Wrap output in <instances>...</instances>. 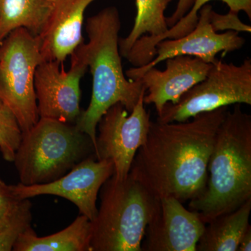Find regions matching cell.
Listing matches in <instances>:
<instances>
[{"instance_id": "obj_1", "label": "cell", "mask_w": 251, "mask_h": 251, "mask_svg": "<svg viewBox=\"0 0 251 251\" xmlns=\"http://www.w3.org/2000/svg\"><path fill=\"white\" fill-rule=\"evenodd\" d=\"M228 106L198 114L187 121L151 122L129 174L157 198L184 204L198 198L207 180L216 133Z\"/></svg>"}, {"instance_id": "obj_9", "label": "cell", "mask_w": 251, "mask_h": 251, "mask_svg": "<svg viewBox=\"0 0 251 251\" xmlns=\"http://www.w3.org/2000/svg\"><path fill=\"white\" fill-rule=\"evenodd\" d=\"M70 57L67 72L55 61H43L36 68L34 90L39 118L75 125L80 116V81L88 68L75 52Z\"/></svg>"}, {"instance_id": "obj_23", "label": "cell", "mask_w": 251, "mask_h": 251, "mask_svg": "<svg viewBox=\"0 0 251 251\" xmlns=\"http://www.w3.org/2000/svg\"><path fill=\"white\" fill-rule=\"evenodd\" d=\"M195 0H179L176 9L173 15L166 18V23L168 27L174 25L181 18L187 14L194 4Z\"/></svg>"}, {"instance_id": "obj_12", "label": "cell", "mask_w": 251, "mask_h": 251, "mask_svg": "<svg viewBox=\"0 0 251 251\" xmlns=\"http://www.w3.org/2000/svg\"><path fill=\"white\" fill-rule=\"evenodd\" d=\"M206 224L196 211L173 197L159 198L145 232L142 251H197Z\"/></svg>"}, {"instance_id": "obj_17", "label": "cell", "mask_w": 251, "mask_h": 251, "mask_svg": "<svg viewBox=\"0 0 251 251\" xmlns=\"http://www.w3.org/2000/svg\"><path fill=\"white\" fill-rule=\"evenodd\" d=\"M54 2V0H0V44L19 28L40 35L49 22Z\"/></svg>"}, {"instance_id": "obj_20", "label": "cell", "mask_w": 251, "mask_h": 251, "mask_svg": "<svg viewBox=\"0 0 251 251\" xmlns=\"http://www.w3.org/2000/svg\"><path fill=\"white\" fill-rule=\"evenodd\" d=\"M22 135L14 114L0 102V153L5 161L14 162Z\"/></svg>"}, {"instance_id": "obj_19", "label": "cell", "mask_w": 251, "mask_h": 251, "mask_svg": "<svg viewBox=\"0 0 251 251\" xmlns=\"http://www.w3.org/2000/svg\"><path fill=\"white\" fill-rule=\"evenodd\" d=\"M31 206L29 199L18 200L0 218V251H13L18 237L31 227Z\"/></svg>"}, {"instance_id": "obj_4", "label": "cell", "mask_w": 251, "mask_h": 251, "mask_svg": "<svg viewBox=\"0 0 251 251\" xmlns=\"http://www.w3.org/2000/svg\"><path fill=\"white\" fill-rule=\"evenodd\" d=\"M100 191V206L91 221L92 251H142L159 199L130 174L123 180L113 174Z\"/></svg>"}, {"instance_id": "obj_7", "label": "cell", "mask_w": 251, "mask_h": 251, "mask_svg": "<svg viewBox=\"0 0 251 251\" xmlns=\"http://www.w3.org/2000/svg\"><path fill=\"white\" fill-rule=\"evenodd\" d=\"M241 103L251 105V59H246L240 65L218 59L204 80L183 94L176 103L165 104L156 120L185 122L202 112Z\"/></svg>"}, {"instance_id": "obj_13", "label": "cell", "mask_w": 251, "mask_h": 251, "mask_svg": "<svg viewBox=\"0 0 251 251\" xmlns=\"http://www.w3.org/2000/svg\"><path fill=\"white\" fill-rule=\"evenodd\" d=\"M166 62L164 71L151 68L137 79L148 92L144 103L154 105L158 115L165 104L176 103L183 94L204 80L212 64L188 55L167 59Z\"/></svg>"}, {"instance_id": "obj_2", "label": "cell", "mask_w": 251, "mask_h": 251, "mask_svg": "<svg viewBox=\"0 0 251 251\" xmlns=\"http://www.w3.org/2000/svg\"><path fill=\"white\" fill-rule=\"evenodd\" d=\"M121 20L118 10L110 6L87 18V43L74 52L85 63L92 75L90 105L82 110L75 125L88 135L96 148L97 126L110 107L121 103L128 112L146 89L140 80L126 79L119 48Z\"/></svg>"}, {"instance_id": "obj_22", "label": "cell", "mask_w": 251, "mask_h": 251, "mask_svg": "<svg viewBox=\"0 0 251 251\" xmlns=\"http://www.w3.org/2000/svg\"><path fill=\"white\" fill-rule=\"evenodd\" d=\"M18 199L13 192L11 185H8L0 179V218L7 212Z\"/></svg>"}, {"instance_id": "obj_18", "label": "cell", "mask_w": 251, "mask_h": 251, "mask_svg": "<svg viewBox=\"0 0 251 251\" xmlns=\"http://www.w3.org/2000/svg\"><path fill=\"white\" fill-rule=\"evenodd\" d=\"M173 0H135L137 14L134 25L128 36L119 40L120 54L126 57L132 46L141 36H156L169 28L165 11Z\"/></svg>"}, {"instance_id": "obj_15", "label": "cell", "mask_w": 251, "mask_h": 251, "mask_svg": "<svg viewBox=\"0 0 251 251\" xmlns=\"http://www.w3.org/2000/svg\"><path fill=\"white\" fill-rule=\"evenodd\" d=\"M91 221L80 214L66 228L39 237L30 227L18 237L14 251H92Z\"/></svg>"}, {"instance_id": "obj_5", "label": "cell", "mask_w": 251, "mask_h": 251, "mask_svg": "<svg viewBox=\"0 0 251 251\" xmlns=\"http://www.w3.org/2000/svg\"><path fill=\"white\" fill-rule=\"evenodd\" d=\"M93 155L95 149L92 140L76 125L39 118L23 132L14 163L19 183L29 186L59 179Z\"/></svg>"}, {"instance_id": "obj_6", "label": "cell", "mask_w": 251, "mask_h": 251, "mask_svg": "<svg viewBox=\"0 0 251 251\" xmlns=\"http://www.w3.org/2000/svg\"><path fill=\"white\" fill-rule=\"evenodd\" d=\"M39 36L19 28L0 44V102L17 119L23 132L39 120L34 90L36 68L43 62Z\"/></svg>"}, {"instance_id": "obj_24", "label": "cell", "mask_w": 251, "mask_h": 251, "mask_svg": "<svg viewBox=\"0 0 251 251\" xmlns=\"http://www.w3.org/2000/svg\"><path fill=\"white\" fill-rule=\"evenodd\" d=\"M204 2L208 3L213 0H202ZM228 6L229 11L238 13L243 11L251 19V0H219Z\"/></svg>"}, {"instance_id": "obj_11", "label": "cell", "mask_w": 251, "mask_h": 251, "mask_svg": "<svg viewBox=\"0 0 251 251\" xmlns=\"http://www.w3.org/2000/svg\"><path fill=\"white\" fill-rule=\"evenodd\" d=\"M212 10L211 5H204L200 10L197 25L191 32L178 39L160 41L156 46L154 58L143 67L128 69L126 76L130 80H137L149 69L176 56H191L214 64L220 52L226 54L242 49L245 39L239 36L237 31H227L220 34L214 31L210 21Z\"/></svg>"}, {"instance_id": "obj_10", "label": "cell", "mask_w": 251, "mask_h": 251, "mask_svg": "<svg viewBox=\"0 0 251 251\" xmlns=\"http://www.w3.org/2000/svg\"><path fill=\"white\" fill-rule=\"evenodd\" d=\"M110 160L97 159L91 156L82 160L67 174L46 184L11 185L18 200L30 199L44 195L58 196L75 204L80 214L91 221L97 216L99 193L104 183L114 174Z\"/></svg>"}, {"instance_id": "obj_14", "label": "cell", "mask_w": 251, "mask_h": 251, "mask_svg": "<svg viewBox=\"0 0 251 251\" xmlns=\"http://www.w3.org/2000/svg\"><path fill=\"white\" fill-rule=\"evenodd\" d=\"M94 0H54L45 29L39 36L44 61H64L84 42L82 25L87 8Z\"/></svg>"}, {"instance_id": "obj_21", "label": "cell", "mask_w": 251, "mask_h": 251, "mask_svg": "<svg viewBox=\"0 0 251 251\" xmlns=\"http://www.w3.org/2000/svg\"><path fill=\"white\" fill-rule=\"evenodd\" d=\"M238 14V13L231 11L227 14H219L212 10L210 15V21L213 29L216 32L227 30L250 33L251 26L242 23Z\"/></svg>"}, {"instance_id": "obj_16", "label": "cell", "mask_w": 251, "mask_h": 251, "mask_svg": "<svg viewBox=\"0 0 251 251\" xmlns=\"http://www.w3.org/2000/svg\"><path fill=\"white\" fill-rule=\"evenodd\" d=\"M251 199L235 210L217 216L206 224L197 251H238L243 234L249 228Z\"/></svg>"}, {"instance_id": "obj_8", "label": "cell", "mask_w": 251, "mask_h": 251, "mask_svg": "<svg viewBox=\"0 0 251 251\" xmlns=\"http://www.w3.org/2000/svg\"><path fill=\"white\" fill-rule=\"evenodd\" d=\"M145 93L144 91L130 112L121 103L112 105L97 126L96 158L110 160L114 176L119 180L128 176L137 151L148 138L151 121L145 108Z\"/></svg>"}, {"instance_id": "obj_25", "label": "cell", "mask_w": 251, "mask_h": 251, "mask_svg": "<svg viewBox=\"0 0 251 251\" xmlns=\"http://www.w3.org/2000/svg\"><path fill=\"white\" fill-rule=\"evenodd\" d=\"M251 251V227L249 226L244 234H243L239 242L238 251Z\"/></svg>"}, {"instance_id": "obj_3", "label": "cell", "mask_w": 251, "mask_h": 251, "mask_svg": "<svg viewBox=\"0 0 251 251\" xmlns=\"http://www.w3.org/2000/svg\"><path fill=\"white\" fill-rule=\"evenodd\" d=\"M251 199V116L236 104L216 133L203 192L189 202L205 224Z\"/></svg>"}]
</instances>
